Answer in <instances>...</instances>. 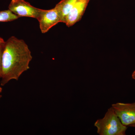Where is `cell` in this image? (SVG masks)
Segmentation results:
<instances>
[{
	"label": "cell",
	"mask_w": 135,
	"mask_h": 135,
	"mask_svg": "<svg viewBox=\"0 0 135 135\" xmlns=\"http://www.w3.org/2000/svg\"><path fill=\"white\" fill-rule=\"evenodd\" d=\"M132 77L133 79L135 80V70L134 71V72L133 73V74H132Z\"/></svg>",
	"instance_id": "cell-11"
},
{
	"label": "cell",
	"mask_w": 135,
	"mask_h": 135,
	"mask_svg": "<svg viewBox=\"0 0 135 135\" xmlns=\"http://www.w3.org/2000/svg\"><path fill=\"white\" fill-rule=\"evenodd\" d=\"M8 9L19 18L29 17L36 19L41 9L35 7L25 0H11Z\"/></svg>",
	"instance_id": "cell-3"
},
{
	"label": "cell",
	"mask_w": 135,
	"mask_h": 135,
	"mask_svg": "<svg viewBox=\"0 0 135 135\" xmlns=\"http://www.w3.org/2000/svg\"><path fill=\"white\" fill-rule=\"evenodd\" d=\"M19 18L9 9L0 11V22H11Z\"/></svg>",
	"instance_id": "cell-8"
},
{
	"label": "cell",
	"mask_w": 135,
	"mask_h": 135,
	"mask_svg": "<svg viewBox=\"0 0 135 135\" xmlns=\"http://www.w3.org/2000/svg\"><path fill=\"white\" fill-rule=\"evenodd\" d=\"M5 42V41H4L3 39L2 38L0 37V45L1 44H3L4 42Z\"/></svg>",
	"instance_id": "cell-10"
},
{
	"label": "cell",
	"mask_w": 135,
	"mask_h": 135,
	"mask_svg": "<svg viewBox=\"0 0 135 135\" xmlns=\"http://www.w3.org/2000/svg\"><path fill=\"white\" fill-rule=\"evenodd\" d=\"M94 126L100 135H125L127 127L123 125L111 107L104 117L97 120Z\"/></svg>",
	"instance_id": "cell-2"
},
{
	"label": "cell",
	"mask_w": 135,
	"mask_h": 135,
	"mask_svg": "<svg viewBox=\"0 0 135 135\" xmlns=\"http://www.w3.org/2000/svg\"><path fill=\"white\" fill-rule=\"evenodd\" d=\"M5 42L0 45V79H1L2 77V56L3 49H4Z\"/></svg>",
	"instance_id": "cell-9"
},
{
	"label": "cell",
	"mask_w": 135,
	"mask_h": 135,
	"mask_svg": "<svg viewBox=\"0 0 135 135\" xmlns=\"http://www.w3.org/2000/svg\"><path fill=\"white\" fill-rule=\"evenodd\" d=\"M77 0H62L55 8L60 17L61 22L65 23L66 18Z\"/></svg>",
	"instance_id": "cell-7"
},
{
	"label": "cell",
	"mask_w": 135,
	"mask_h": 135,
	"mask_svg": "<svg viewBox=\"0 0 135 135\" xmlns=\"http://www.w3.org/2000/svg\"><path fill=\"white\" fill-rule=\"evenodd\" d=\"M2 88H1V87H0V93H1L2 92ZM2 97V96L1 95H0V99H1V98Z\"/></svg>",
	"instance_id": "cell-12"
},
{
	"label": "cell",
	"mask_w": 135,
	"mask_h": 135,
	"mask_svg": "<svg viewBox=\"0 0 135 135\" xmlns=\"http://www.w3.org/2000/svg\"><path fill=\"white\" fill-rule=\"evenodd\" d=\"M89 1L77 0L66 18L65 23L68 27L73 26L81 19Z\"/></svg>",
	"instance_id": "cell-6"
},
{
	"label": "cell",
	"mask_w": 135,
	"mask_h": 135,
	"mask_svg": "<svg viewBox=\"0 0 135 135\" xmlns=\"http://www.w3.org/2000/svg\"><path fill=\"white\" fill-rule=\"evenodd\" d=\"M37 20L42 33H46L53 27L61 22L58 12L55 7L51 9H41Z\"/></svg>",
	"instance_id": "cell-5"
},
{
	"label": "cell",
	"mask_w": 135,
	"mask_h": 135,
	"mask_svg": "<svg viewBox=\"0 0 135 135\" xmlns=\"http://www.w3.org/2000/svg\"><path fill=\"white\" fill-rule=\"evenodd\" d=\"M32 59L31 52L23 40L10 37L5 42L3 52L1 85L4 86L11 80H18L30 68Z\"/></svg>",
	"instance_id": "cell-1"
},
{
	"label": "cell",
	"mask_w": 135,
	"mask_h": 135,
	"mask_svg": "<svg viewBox=\"0 0 135 135\" xmlns=\"http://www.w3.org/2000/svg\"><path fill=\"white\" fill-rule=\"evenodd\" d=\"M129 127H135V123H134V124H132V125H130Z\"/></svg>",
	"instance_id": "cell-13"
},
{
	"label": "cell",
	"mask_w": 135,
	"mask_h": 135,
	"mask_svg": "<svg viewBox=\"0 0 135 135\" xmlns=\"http://www.w3.org/2000/svg\"><path fill=\"white\" fill-rule=\"evenodd\" d=\"M112 107L123 125L129 126L135 123V103H118L113 104Z\"/></svg>",
	"instance_id": "cell-4"
}]
</instances>
